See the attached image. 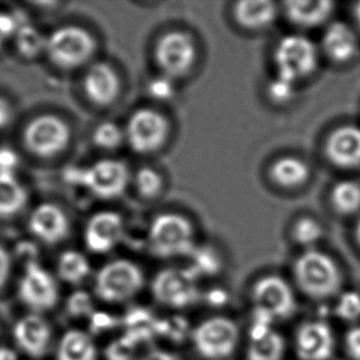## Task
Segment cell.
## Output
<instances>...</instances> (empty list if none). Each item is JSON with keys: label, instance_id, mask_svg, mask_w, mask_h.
Returning <instances> with one entry per match:
<instances>
[{"label": "cell", "instance_id": "6da1fadb", "mask_svg": "<svg viewBox=\"0 0 360 360\" xmlns=\"http://www.w3.org/2000/svg\"><path fill=\"white\" fill-rule=\"evenodd\" d=\"M297 288L314 300L335 297L341 290V269L336 261L316 248H309L297 258L292 267Z\"/></svg>", "mask_w": 360, "mask_h": 360}, {"label": "cell", "instance_id": "7a4b0ae2", "mask_svg": "<svg viewBox=\"0 0 360 360\" xmlns=\"http://www.w3.org/2000/svg\"><path fill=\"white\" fill-rule=\"evenodd\" d=\"M141 267L128 259H115L100 268L94 279L95 295L103 302L118 305L131 302L144 288Z\"/></svg>", "mask_w": 360, "mask_h": 360}, {"label": "cell", "instance_id": "3957f363", "mask_svg": "<svg viewBox=\"0 0 360 360\" xmlns=\"http://www.w3.org/2000/svg\"><path fill=\"white\" fill-rule=\"evenodd\" d=\"M251 302L257 320L271 325L292 319L297 309V297L292 285L276 274L259 278L253 284Z\"/></svg>", "mask_w": 360, "mask_h": 360}, {"label": "cell", "instance_id": "277c9868", "mask_svg": "<svg viewBox=\"0 0 360 360\" xmlns=\"http://www.w3.org/2000/svg\"><path fill=\"white\" fill-rule=\"evenodd\" d=\"M238 323L226 316H212L198 323L191 335L197 356L205 360H226L239 347Z\"/></svg>", "mask_w": 360, "mask_h": 360}, {"label": "cell", "instance_id": "5b68a950", "mask_svg": "<svg viewBox=\"0 0 360 360\" xmlns=\"http://www.w3.org/2000/svg\"><path fill=\"white\" fill-rule=\"evenodd\" d=\"M149 246L156 257H190L195 248L193 228L182 215H158L149 228Z\"/></svg>", "mask_w": 360, "mask_h": 360}, {"label": "cell", "instance_id": "8992f818", "mask_svg": "<svg viewBox=\"0 0 360 360\" xmlns=\"http://www.w3.org/2000/svg\"><path fill=\"white\" fill-rule=\"evenodd\" d=\"M278 78L292 84L310 77L316 70L319 53L311 39L302 34L283 37L274 52Z\"/></svg>", "mask_w": 360, "mask_h": 360}, {"label": "cell", "instance_id": "52a82bcc", "mask_svg": "<svg viewBox=\"0 0 360 360\" xmlns=\"http://www.w3.org/2000/svg\"><path fill=\"white\" fill-rule=\"evenodd\" d=\"M198 279L190 268H166L151 282V294L158 304L169 309H187L200 297Z\"/></svg>", "mask_w": 360, "mask_h": 360}, {"label": "cell", "instance_id": "ba28073f", "mask_svg": "<svg viewBox=\"0 0 360 360\" xmlns=\"http://www.w3.org/2000/svg\"><path fill=\"white\" fill-rule=\"evenodd\" d=\"M96 44L86 30L64 26L56 30L46 41V51L57 67L75 69L83 67L93 57Z\"/></svg>", "mask_w": 360, "mask_h": 360}, {"label": "cell", "instance_id": "9c48e42d", "mask_svg": "<svg viewBox=\"0 0 360 360\" xmlns=\"http://www.w3.org/2000/svg\"><path fill=\"white\" fill-rule=\"evenodd\" d=\"M18 294L25 307L39 315L53 310L60 295L57 279L37 262L26 264Z\"/></svg>", "mask_w": 360, "mask_h": 360}, {"label": "cell", "instance_id": "30bf717a", "mask_svg": "<svg viewBox=\"0 0 360 360\" xmlns=\"http://www.w3.org/2000/svg\"><path fill=\"white\" fill-rule=\"evenodd\" d=\"M68 124L57 116L44 115L30 122L24 131L27 150L41 158H53L63 153L70 141Z\"/></svg>", "mask_w": 360, "mask_h": 360}, {"label": "cell", "instance_id": "8fae6325", "mask_svg": "<svg viewBox=\"0 0 360 360\" xmlns=\"http://www.w3.org/2000/svg\"><path fill=\"white\" fill-rule=\"evenodd\" d=\"M70 177L98 198L111 200L124 192L129 174L127 166L121 161L101 160Z\"/></svg>", "mask_w": 360, "mask_h": 360}, {"label": "cell", "instance_id": "7c38bea8", "mask_svg": "<svg viewBox=\"0 0 360 360\" xmlns=\"http://www.w3.org/2000/svg\"><path fill=\"white\" fill-rule=\"evenodd\" d=\"M124 136L133 150L148 154L165 144L169 136V123L155 110L141 108L131 115Z\"/></svg>", "mask_w": 360, "mask_h": 360}, {"label": "cell", "instance_id": "4fadbf2b", "mask_svg": "<svg viewBox=\"0 0 360 360\" xmlns=\"http://www.w3.org/2000/svg\"><path fill=\"white\" fill-rule=\"evenodd\" d=\"M195 44L188 34L171 31L156 44V63L169 78H179L190 72L195 62Z\"/></svg>", "mask_w": 360, "mask_h": 360}, {"label": "cell", "instance_id": "5bb4252c", "mask_svg": "<svg viewBox=\"0 0 360 360\" xmlns=\"http://www.w3.org/2000/svg\"><path fill=\"white\" fill-rule=\"evenodd\" d=\"M294 349L300 360H331L336 352V336L322 320L302 322L294 336Z\"/></svg>", "mask_w": 360, "mask_h": 360}, {"label": "cell", "instance_id": "9a60e30c", "mask_svg": "<svg viewBox=\"0 0 360 360\" xmlns=\"http://www.w3.org/2000/svg\"><path fill=\"white\" fill-rule=\"evenodd\" d=\"M15 343L26 356L39 359L52 345V327L39 314H27L19 319L13 328Z\"/></svg>", "mask_w": 360, "mask_h": 360}, {"label": "cell", "instance_id": "2e32d148", "mask_svg": "<svg viewBox=\"0 0 360 360\" xmlns=\"http://www.w3.org/2000/svg\"><path fill=\"white\" fill-rule=\"evenodd\" d=\"M124 225L121 215L113 212H100L89 220L84 240L94 253H108L121 243Z\"/></svg>", "mask_w": 360, "mask_h": 360}, {"label": "cell", "instance_id": "e0dca14e", "mask_svg": "<svg viewBox=\"0 0 360 360\" xmlns=\"http://www.w3.org/2000/svg\"><path fill=\"white\" fill-rule=\"evenodd\" d=\"M326 156L333 165L341 169L360 166V127H338L328 136L325 146Z\"/></svg>", "mask_w": 360, "mask_h": 360}, {"label": "cell", "instance_id": "ac0fdd59", "mask_svg": "<svg viewBox=\"0 0 360 360\" xmlns=\"http://www.w3.org/2000/svg\"><path fill=\"white\" fill-rule=\"evenodd\" d=\"M84 91L98 106H108L117 98L121 82L116 70L106 63L94 64L84 78Z\"/></svg>", "mask_w": 360, "mask_h": 360}, {"label": "cell", "instance_id": "d6986e66", "mask_svg": "<svg viewBox=\"0 0 360 360\" xmlns=\"http://www.w3.org/2000/svg\"><path fill=\"white\" fill-rule=\"evenodd\" d=\"M285 349L284 337L273 328V325L257 320L248 335L246 359L282 360Z\"/></svg>", "mask_w": 360, "mask_h": 360}, {"label": "cell", "instance_id": "ffe728a7", "mask_svg": "<svg viewBox=\"0 0 360 360\" xmlns=\"http://www.w3.org/2000/svg\"><path fill=\"white\" fill-rule=\"evenodd\" d=\"M30 229L49 245L63 241L69 233V220L63 210L54 205H41L30 218Z\"/></svg>", "mask_w": 360, "mask_h": 360}, {"label": "cell", "instance_id": "44dd1931", "mask_svg": "<svg viewBox=\"0 0 360 360\" xmlns=\"http://www.w3.org/2000/svg\"><path fill=\"white\" fill-rule=\"evenodd\" d=\"M322 51L335 63H348L356 57L359 39L354 30L345 22H333L322 36Z\"/></svg>", "mask_w": 360, "mask_h": 360}, {"label": "cell", "instance_id": "7402d4cb", "mask_svg": "<svg viewBox=\"0 0 360 360\" xmlns=\"http://www.w3.org/2000/svg\"><path fill=\"white\" fill-rule=\"evenodd\" d=\"M56 360H98V345L89 332L68 330L57 343Z\"/></svg>", "mask_w": 360, "mask_h": 360}, {"label": "cell", "instance_id": "603a6c76", "mask_svg": "<svg viewBox=\"0 0 360 360\" xmlns=\"http://www.w3.org/2000/svg\"><path fill=\"white\" fill-rule=\"evenodd\" d=\"M335 10V3L321 1H288L285 14L290 22L299 27L311 29L326 22Z\"/></svg>", "mask_w": 360, "mask_h": 360}, {"label": "cell", "instance_id": "cb8c5ba5", "mask_svg": "<svg viewBox=\"0 0 360 360\" xmlns=\"http://www.w3.org/2000/svg\"><path fill=\"white\" fill-rule=\"evenodd\" d=\"M236 22L243 29L261 30L268 27L277 16V6L272 1H240L235 5Z\"/></svg>", "mask_w": 360, "mask_h": 360}, {"label": "cell", "instance_id": "d4e9b609", "mask_svg": "<svg viewBox=\"0 0 360 360\" xmlns=\"http://www.w3.org/2000/svg\"><path fill=\"white\" fill-rule=\"evenodd\" d=\"M272 180L283 188H297L304 185L310 176V167L295 156H283L271 167Z\"/></svg>", "mask_w": 360, "mask_h": 360}, {"label": "cell", "instance_id": "484cf974", "mask_svg": "<svg viewBox=\"0 0 360 360\" xmlns=\"http://www.w3.org/2000/svg\"><path fill=\"white\" fill-rule=\"evenodd\" d=\"M27 193L13 172H0V217H11L24 208Z\"/></svg>", "mask_w": 360, "mask_h": 360}, {"label": "cell", "instance_id": "4316f807", "mask_svg": "<svg viewBox=\"0 0 360 360\" xmlns=\"http://www.w3.org/2000/svg\"><path fill=\"white\" fill-rule=\"evenodd\" d=\"M57 272L63 282L79 285L90 276V262L83 253L65 251L59 257Z\"/></svg>", "mask_w": 360, "mask_h": 360}, {"label": "cell", "instance_id": "83f0119b", "mask_svg": "<svg viewBox=\"0 0 360 360\" xmlns=\"http://www.w3.org/2000/svg\"><path fill=\"white\" fill-rule=\"evenodd\" d=\"M331 202L335 210L341 214H354L360 210V184L345 180L332 188Z\"/></svg>", "mask_w": 360, "mask_h": 360}, {"label": "cell", "instance_id": "f1b7e54d", "mask_svg": "<svg viewBox=\"0 0 360 360\" xmlns=\"http://www.w3.org/2000/svg\"><path fill=\"white\" fill-rule=\"evenodd\" d=\"M192 264L190 268L197 277H207L219 272L221 258L219 253L212 246H195L190 255Z\"/></svg>", "mask_w": 360, "mask_h": 360}, {"label": "cell", "instance_id": "f546056e", "mask_svg": "<svg viewBox=\"0 0 360 360\" xmlns=\"http://www.w3.org/2000/svg\"><path fill=\"white\" fill-rule=\"evenodd\" d=\"M323 236L322 225L314 218L304 217L297 220L292 226V238L299 245L312 248Z\"/></svg>", "mask_w": 360, "mask_h": 360}, {"label": "cell", "instance_id": "4dcf8cb0", "mask_svg": "<svg viewBox=\"0 0 360 360\" xmlns=\"http://www.w3.org/2000/svg\"><path fill=\"white\" fill-rule=\"evenodd\" d=\"M46 41L44 36L39 34V30L34 29L32 26H22L18 30L16 34V46L20 53L27 58H34L37 54L46 49Z\"/></svg>", "mask_w": 360, "mask_h": 360}, {"label": "cell", "instance_id": "1f68e13d", "mask_svg": "<svg viewBox=\"0 0 360 360\" xmlns=\"http://www.w3.org/2000/svg\"><path fill=\"white\" fill-rule=\"evenodd\" d=\"M124 133L121 131V128L111 123V122H105L96 127L94 131L93 141L95 146H98L103 150H113L121 146Z\"/></svg>", "mask_w": 360, "mask_h": 360}, {"label": "cell", "instance_id": "d6a6232c", "mask_svg": "<svg viewBox=\"0 0 360 360\" xmlns=\"http://www.w3.org/2000/svg\"><path fill=\"white\" fill-rule=\"evenodd\" d=\"M335 314L342 321L356 322L360 320V294L356 292H343L337 300Z\"/></svg>", "mask_w": 360, "mask_h": 360}, {"label": "cell", "instance_id": "836d02e7", "mask_svg": "<svg viewBox=\"0 0 360 360\" xmlns=\"http://www.w3.org/2000/svg\"><path fill=\"white\" fill-rule=\"evenodd\" d=\"M136 187L141 195L146 198H154L162 188V179L154 169L143 167L136 172Z\"/></svg>", "mask_w": 360, "mask_h": 360}, {"label": "cell", "instance_id": "e575fe53", "mask_svg": "<svg viewBox=\"0 0 360 360\" xmlns=\"http://www.w3.org/2000/svg\"><path fill=\"white\" fill-rule=\"evenodd\" d=\"M294 86L295 84L277 77L268 85V98H271L273 103H279V105L289 103L295 94Z\"/></svg>", "mask_w": 360, "mask_h": 360}, {"label": "cell", "instance_id": "d590c367", "mask_svg": "<svg viewBox=\"0 0 360 360\" xmlns=\"http://www.w3.org/2000/svg\"><path fill=\"white\" fill-rule=\"evenodd\" d=\"M148 93L151 98L158 101L171 100L175 95V86L172 83V79L166 75L156 77L148 85Z\"/></svg>", "mask_w": 360, "mask_h": 360}, {"label": "cell", "instance_id": "8d00e7d4", "mask_svg": "<svg viewBox=\"0 0 360 360\" xmlns=\"http://www.w3.org/2000/svg\"><path fill=\"white\" fill-rule=\"evenodd\" d=\"M345 348L352 360H360V325L348 330L345 336Z\"/></svg>", "mask_w": 360, "mask_h": 360}, {"label": "cell", "instance_id": "74e56055", "mask_svg": "<svg viewBox=\"0 0 360 360\" xmlns=\"http://www.w3.org/2000/svg\"><path fill=\"white\" fill-rule=\"evenodd\" d=\"M18 164V156L10 149H0V172H13Z\"/></svg>", "mask_w": 360, "mask_h": 360}, {"label": "cell", "instance_id": "f35d334b", "mask_svg": "<svg viewBox=\"0 0 360 360\" xmlns=\"http://www.w3.org/2000/svg\"><path fill=\"white\" fill-rule=\"evenodd\" d=\"M10 257L4 248L0 246V289L8 282L10 273Z\"/></svg>", "mask_w": 360, "mask_h": 360}, {"label": "cell", "instance_id": "ab89813d", "mask_svg": "<svg viewBox=\"0 0 360 360\" xmlns=\"http://www.w3.org/2000/svg\"><path fill=\"white\" fill-rule=\"evenodd\" d=\"M139 360H181L172 352L166 349H151L146 353Z\"/></svg>", "mask_w": 360, "mask_h": 360}, {"label": "cell", "instance_id": "60d3db41", "mask_svg": "<svg viewBox=\"0 0 360 360\" xmlns=\"http://www.w3.org/2000/svg\"><path fill=\"white\" fill-rule=\"evenodd\" d=\"M10 120V108L5 100L0 98V128L4 127Z\"/></svg>", "mask_w": 360, "mask_h": 360}, {"label": "cell", "instance_id": "b9f144b4", "mask_svg": "<svg viewBox=\"0 0 360 360\" xmlns=\"http://www.w3.org/2000/svg\"><path fill=\"white\" fill-rule=\"evenodd\" d=\"M0 360H19V356L9 347H0Z\"/></svg>", "mask_w": 360, "mask_h": 360}, {"label": "cell", "instance_id": "7bdbcfd3", "mask_svg": "<svg viewBox=\"0 0 360 360\" xmlns=\"http://www.w3.org/2000/svg\"><path fill=\"white\" fill-rule=\"evenodd\" d=\"M354 15H356L358 26L360 27V3H358V4L356 5V9H354Z\"/></svg>", "mask_w": 360, "mask_h": 360}, {"label": "cell", "instance_id": "ee69618b", "mask_svg": "<svg viewBox=\"0 0 360 360\" xmlns=\"http://www.w3.org/2000/svg\"><path fill=\"white\" fill-rule=\"evenodd\" d=\"M356 241H358V243H359V246H360V218H359V220H358V223H356Z\"/></svg>", "mask_w": 360, "mask_h": 360}, {"label": "cell", "instance_id": "f6af8a7d", "mask_svg": "<svg viewBox=\"0 0 360 360\" xmlns=\"http://www.w3.org/2000/svg\"><path fill=\"white\" fill-rule=\"evenodd\" d=\"M0 16H1V13H0ZM5 39H6V36H5L3 30H1V26H0V47H1V44L4 42Z\"/></svg>", "mask_w": 360, "mask_h": 360}]
</instances>
